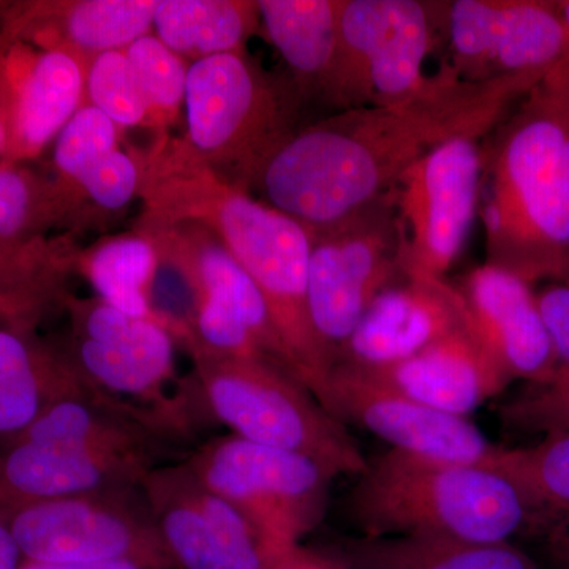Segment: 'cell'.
Instances as JSON below:
<instances>
[{
    "instance_id": "cell-1",
    "label": "cell",
    "mask_w": 569,
    "mask_h": 569,
    "mask_svg": "<svg viewBox=\"0 0 569 569\" xmlns=\"http://www.w3.org/2000/svg\"><path fill=\"white\" fill-rule=\"evenodd\" d=\"M548 73L462 82L410 107H359L299 127L254 182L264 203L323 228L387 194L419 159L452 138L485 140Z\"/></svg>"
},
{
    "instance_id": "cell-2",
    "label": "cell",
    "mask_w": 569,
    "mask_h": 569,
    "mask_svg": "<svg viewBox=\"0 0 569 569\" xmlns=\"http://www.w3.org/2000/svg\"><path fill=\"white\" fill-rule=\"evenodd\" d=\"M133 153L141 216L200 224L219 239L263 296L288 372L332 415L329 380L337 356L310 318L309 228L220 179L182 137L159 132L149 148Z\"/></svg>"
},
{
    "instance_id": "cell-3",
    "label": "cell",
    "mask_w": 569,
    "mask_h": 569,
    "mask_svg": "<svg viewBox=\"0 0 569 569\" xmlns=\"http://www.w3.org/2000/svg\"><path fill=\"white\" fill-rule=\"evenodd\" d=\"M486 263L557 283L569 264V54L482 140Z\"/></svg>"
},
{
    "instance_id": "cell-4",
    "label": "cell",
    "mask_w": 569,
    "mask_h": 569,
    "mask_svg": "<svg viewBox=\"0 0 569 569\" xmlns=\"http://www.w3.org/2000/svg\"><path fill=\"white\" fill-rule=\"evenodd\" d=\"M346 515L365 538L511 542L533 530L522 497L492 468L396 449L367 459L346 497Z\"/></svg>"
},
{
    "instance_id": "cell-5",
    "label": "cell",
    "mask_w": 569,
    "mask_h": 569,
    "mask_svg": "<svg viewBox=\"0 0 569 569\" xmlns=\"http://www.w3.org/2000/svg\"><path fill=\"white\" fill-rule=\"evenodd\" d=\"M302 102L293 81L266 73L246 51L209 56L189 66L182 138L220 179L252 193L264 164L299 129Z\"/></svg>"
},
{
    "instance_id": "cell-6",
    "label": "cell",
    "mask_w": 569,
    "mask_h": 569,
    "mask_svg": "<svg viewBox=\"0 0 569 569\" xmlns=\"http://www.w3.org/2000/svg\"><path fill=\"white\" fill-rule=\"evenodd\" d=\"M187 350L204 406L233 436L317 460L336 478L366 470L367 458L343 422L284 367L201 347Z\"/></svg>"
},
{
    "instance_id": "cell-7",
    "label": "cell",
    "mask_w": 569,
    "mask_h": 569,
    "mask_svg": "<svg viewBox=\"0 0 569 569\" xmlns=\"http://www.w3.org/2000/svg\"><path fill=\"white\" fill-rule=\"evenodd\" d=\"M441 3L343 0L339 50L325 100L339 111L410 107L441 99L462 82L426 71Z\"/></svg>"
},
{
    "instance_id": "cell-8",
    "label": "cell",
    "mask_w": 569,
    "mask_h": 569,
    "mask_svg": "<svg viewBox=\"0 0 569 569\" xmlns=\"http://www.w3.org/2000/svg\"><path fill=\"white\" fill-rule=\"evenodd\" d=\"M310 239V318L337 356L378 296L410 277L406 241L389 193Z\"/></svg>"
},
{
    "instance_id": "cell-9",
    "label": "cell",
    "mask_w": 569,
    "mask_h": 569,
    "mask_svg": "<svg viewBox=\"0 0 569 569\" xmlns=\"http://www.w3.org/2000/svg\"><path fill=\"white\" fill-rule=\"evenodd\" d=\"M186 463L284 552L320 526L336 479L317 460L233 433L208 441Z\"/></svg>"
},
{
    "instance_id": "cell-10",
    "label": "cell",
    "mask_w": 569,
    "mask_h": 569,
    "mask_svg": "<svg viewBox=\"0 0 569 569\" xmlns=\"http://www.w3.org/2000/svg\"><path fill=\"white\" fill-rule=\"evenodd\" d=\"M22 560L89 563L130 560L176 569L141 486L96 490L0 511Z\"/></svg>"
},
{
    "instance_id": "cell-11",
    "label": "cell",
    "mask_w": 569,
    "mask_h": 569,
    "mask_svg": "<svg viewBox=\"0 0 569 569\" xmlns=\"http://www.w3.org/2000/svg\"><path fill=\"white\" fill-rule=\"evenodd\" d=\"M63 310L73 328L69 355L93 388L153 411L178 436L190 429L189 400L168 395L176 383L174 337L164 326L127 316L100 298L70 295Z\"/></svg>"
},
{
    "instance_id": "cell-12",
    "label": "cell",
    "mask_w": 569,
    "mask_h": 569,
    "mask_svg": "<svg viewBox=\"0 0 569 569\" xmlns=\"http://www.w3.org/2000/svg\"><path fill=\"white\" fill-rule=\"evenodd\" d=\"M482 138L437 146L389 190L403 241L408 276L445 279L466 249L479 213Z\"/></svg>"
},
{
    "instance_id": "cell-13",
    "label": "cell",
    "mask_w": 569,
    "mask_h": 569,
    "mask_svg": "<svg viewBox=\"0 0 569 569\" xmlns=\"http://www.w3.org/2000/svg\"><path fill=\"white\" fill-rule=\"evenodd\" d=\"M141 490L176 569H272L288 553L186 462L152 468Z\"/></svg>"
},
{
    "instance_id": "cell-14",
    "label": "cell",
    "mask_w": 569,
    "mask_h": 569,
    "mask_svg": "<svg viewBox=\"0 0 569 569\" xmlns=\"http://www.w3.org/2000/svg\"><path fill=\"white\" fill-rule=\"evenodd\" d=\"M447 11L449 71L460 81L548 73L569 54L553 0H456Z\"/></svg>"
},
{
    "instance_id": "cell-15",
    "label": "cell",
    "mask_w": 569,
    "mask_h": 569,
    "mask_svg": "<svg viewBox=\"0 0 569 569\" xmlns=\"http://www.w3.org/2000/svg\"><path fill=\"white\" fill-rule=\"evenodd\" d=\"M329 392L339 421L358 422L389 449L468 466H486L496 452V445L468 418L417 402L358 367L337 362Z\"/></svg>"
},
{
    "instance_id": "cell-16",
    "label": "cell",
    "mask_w": 569,
    "mask_h": 569,
    "mask_svg": "<svg viewBox=\"0 0 569 569\" xmlns=\"http://www.w3.org/2000/svg\"><path fill=\"white\" fill-rule=\"evenodd\" d=\"M468 331L509 380L545 383L559 369L530 283L492 264L471 269L455 284Z\"/></svg>"
},
{
    "instance_id": "cell-17",
    "label": "cell",
    "mask_w": 569,
    "mask_h": 569,
    "mask_svg": "<svg viewBox=\"0 0 569 569\" xmlns=\"http://www.w3.org/2000/svg\"><path fill=\"white\" fill-rule=\"evenodd\" d=\"M462 326L466 316L455 284L410 276L378 296L337 351V362L361 369L395 365Z\"/></svg>"
},
{
    "instance_id": "cell-18",
    "label": "cell",
    "mask_w": 569,
    "mask_h": 569,
    "mask_svg": "<svg viewBox=\"0 0 569 569\" xmlns=\"http://www.w3.org/2000/svg\"><path fill=\"white\" fill-rule=\"evenodd\" d=\"M149 452L18 443L0 448V511L96 490L137 488L159 466Z\"/></svg>"
},
{
    "instance_id": "cell-19",
    "label": "cell",
    "mask_w": 569,
    "mask_h": 569,
    "mask_svg": "<svg viewBox=\"0 0 569 569\" xmlns=\"http://www.w3.org/2000/svg\"><path fill=\"white\" fill-rule=\"evenodd\" d=\"M134 231L151 239L160 263L181 276L193 301L208 298L230 307L252 332L266 358L287 369L263 296L216 236L200 224L160 222L142 216Z\"/></svg>"
},
{
    "instance_id": "cell-20",
    "label": "cell",
    "mask_w": 569,
    "mask_h": 569,
    "mask_svg": "<svg viewBox=\"0 0 569 569\" xmlns=\"http://www.w3.org/2000/svg\"><path fill=\"white\" fill-rule=\"evenodd\" d=\"M159 0H31L0 7L10 41L91 59L151 33Z\"/></svg>"
},
{
    "instance_id": "cell-21",
    "label": "cell",
    "mask_w": 569,
    "mask_h": 569,
    "mask_svg": "<svg viewBox=\"0 0 569 569\" xmlns=\"http://www.w3.org/2000/svg\"><path fill=\"white\" fill-rule=\"evenodd\" d=\"M13 81V123L9 148L0 162L24 163L39 159L50 142L86 103L88 59L67 50H41L10 44Z\"/></svg>"
},
{
    "instance_id": "cell-22",
    "label": "cell",
    "mask_w": 569,
    "mask_h": 569,
    "mask_svg": "<svg viewBox=\"0 0 569 569\" xmlns=\"http://www.w3.org/2000/svg\"><path fill=\"white\" fill-rule=\"evenodd\" d=\"M361 370L417 402L460 418H468L511 385L467 325L410 358Z\"/></svg>"
},
{
    "instance_id": "cell-23",
    "label": "cell",
    "mask_w": 569,
    "mask_h": 569,
    "mask_svg": "<svg viewBox=\"0 0 569 569\" xmlns=\"http://www.w3.org/2000/svg\"><path fill=\"white\" fill-rule=\"evenodd\" d=\"M97 392L69 351L41 342L33 332L0 328V448L48 408Z\"/></svg>"
},
{
    "instance_id": "cell-24",
    "label": "cell",
    "mask_w": 569,
    "mask_h": 569,
    "mask_svg": "<svg viewBox=\"0 0 569 569\" xmlns=\"http://www.w3.org/2000/svg\"><path fill=\"white\" fill-rule=\"evenodd\" d=\"M343 0H258L260 26L301 93L323 97L339 50Z\"/></svg>"
},
{
    "instance_id": "cell-25",
    "label": "cell",
    "mask_w": 569,
    "mask_h": 569,
    "mask_svg": "<svg viewBox=\"0 0 569 569\" xmlns=\"http://www.w3.org/2000/svg\"><path fill=\"white\" fill-rule=\"evenodd\" d=\"M336 559L350 569H539L511 542L438 538L348 539Z\"/></svg>"
},
{
    "instance_id": "cell-26",
    "label": "cell",
    "mask_w": 569,
    "mask_h": 569,
    "mask_svg": "<svg viewBox=\"0 0 569 569\" xmlns=\"http://www.w3.org/2000/svg\"><path fill=\"white\" fill-rule=\"evenodd\" d=\"M258 28L260 11L252 0H159L152 26L171 51L192 62L246 51Z\"/></svg>"
},
{
    "instance_id": "cell-27",
    "label": "cell",
    "mask_w": 569,
    "mask_h": 569,
    "mask_svg": "<svg viewBox=\"0 0 569 569\" xmlns=\"http://www.w3.org/2000/svg\"><path fill=\"white\" fill-rule=\"evenodd\" d=\"M159 266L151 239L138 231L103 239L77 254V271L92 284L97 298L127 316L157 323L152 290Z\"/></svg>"
},
{
    "instance_id": "cell-28",
    "label": "cell",
    "mask_w": 569,
    "mask_h": 569,
    "mask_svg": "<svg viewBox=\"0 0 569 569\" xmlns=\"http://www.w3.org/2000/svg\"><path fill=\"white\" fill-rule=\"evenodd\" d=\"M485 467L508 479L542 535L569 520V432L542 437L531 447L501 448Z\"/></svg>"
},
{
    "instance_id": "cell-29",
    "label": "cell",
    "mask_w": 569,
    "mask_h": 569,
    "mask_svg": "<svg viewBox=\"0 0 569 569\" xmlns=\"http://www.w3.org/2000/svg\"><path fill=\"white\" fill-rule=\"evenodd\" d=\"M70 228V213L50 176L24 164L0 162V249Z\"/></svg>"
},
{
    "instance_id": "cell-30",
    "label": "cell",
    "mask_w": 569,
    "mask_h": 569,
    "mask_svg": "<svg viewBox=\"0 0 569 569\" xmlns=\"http://www.w3.org/2000/svg\"><path fill=\"white\" fill-rule=\"evenodd\" d=\"M140 163L133 151L119 148L108 153L63 193L71 230L96 222L107 213L123 211L140 193Z\"/></svg>"
},
{
    "instance_id": "cell-31",
    "label": "cell",
    "mask_w": 569,
    "mask_h": 569,
    "mask_svg": "<svg viewBox=\"0 0 569 569\" xmlns=\"http://www.w3.org/2000/svg\"><path fill=\"white\" fill-rule=\"evenodd\" d=\"M142 97L148 104L151 129L164 132L178 119L186 100L189 63L171 51L156 33H148L126 48Z\"/></svg>"
},
{
    "instance_id": "cell-32",
    "label": "cell",
    "mask_w": 569,
    "mask_h": 569,
    "mask_svg": "<svg viewBox=\"0 0 569 569\" xmlns=\"http://www.w3.org/2000/svg\"><path fill=\"white\" fill-rule=\"evenodd\" d=\"M74 271L77 257L0 280V328L33 332L52 312L63 310L70 296L67 279Z\"/></svg>"
},
{
    "instance_id": "cell-33",
    "label": "cell",
    "mask_w": 569,
    "mask_h": 569,
    "mask_svg": "<svg viewBox=\"0 0 569 569\" xmlns=\"http://www.w3.org/2000/svg\"><path fill=\"white\" fill-rule=\"evenodd\" d=\"M121 132L122 129L102 111L92 104H82L58 134L52 149L50 178L62 198L86 171L119 149Z\"/></svg>"
},
{
    "instance_id": "cell-34",
    "label": "cell",
    "mask_w": 569,
    "mask_h": 569,
    "mask_svg": "<svg viewBox=\"0 0 569 569\" xmlns=\"http://www.w3.org/2000/svg\"><path fill=\"white\" fill-rule=\"evenodd\" d=\"M86 103L107 114L119 129L151 127L148 104L126 50L102 52L91 59Z\"/></svg>"
},
{
    "instance_id": "cell-35",
    "label": "cell",
    "mask_w": 569,
    "mask_h": 569,
    "mask_svg": "<svg viewBox=\"0 0 569 569\" xmlns=\"http://www.w3.org/2000/svg\"><path fill=\"white\" fill-rule=\"evenodd\" d=\"M501 425L529 436L569 432V367H559L545 383L526 389L498 408Z\"/></svg>"
},
{
    "instance_id": "cell-36",
    "label": "cell",
    "mask_w": 569,
    "mask_h": 569,
    "mask_svg": "<svg viewBox=\"0 0 569 569\" xmlns=\"http://www.w3.org/2000/svg\"><path fill=\"white\" fill-rule=\"evenodd\" d=\"M77 252V246L73 244L70 236H61V238L44 236L26 244L3 247L0 249V280L69 260Z\"/></svg>"
},
{
    "instance_id": "cell-37",
    "label": "cell",
    "mask_w": 569,
    "mask_h": 569,
    "mask_svg": "<svg viewBox=\"0 0 569 569\" xmlns=\"http://www.w3.org/2000/svg\"><path fill=\"white\" fill-rule=\"evenodd\" d=\"M535 295L559 367H569V287L550 283Z\"/></svg>"
},
{
    "instance_id": "cell-38",
    "label": "cell",
    "mask_w": 569,
    "mask_h": 569,
    "mask_svg": "<svg viewBox=\"0 0 569 569\" xmlns=\"http://www.w3.org/2000/svg\"><path fill=\"white\" fill-rule=\"evenodd\" d=\"M9 48L0 52V159L9 148L11 123H13L14 91L9 59H7Z\"/></svg>"
},
{
    "instance_id": "cell-39",
    "label": "cell",
    "mask_w": 569,
    "mask_h": 569,
    "mask_svg": "<svg viewBox=\"0 0 569 569\" xmlns=\"http://www.w3.org/2000/svg\"><path fill=\"white\" fill-rule=\"evenodd\" d=\"M272 569H350L336 557L323 556L317 550H310L305 546H296Z\"/></svg>"
},
{
    "instance_id": "cell-40",
    "label": "cell",
    "mask_w": 569,
    "mask_h": 569,
    "mask_svg": "<svg viewBox=\"0 0 569 569\" xmlns=\"http://www.w3.org/2000/svg\"><path fill=\"white\" fill-rule=\"evenodd\" d=\"M546 556L553 569H569V520L550 527L545 533Z\"/></svg>"
},
{
    "instance_id": "cell-41",
    "label": "cell",
    "mask_w": 569,
    "mask_h": 569,
    "mask_svg": "<svg viewBox=\"0 0 569 569\" xmlns=\"http://www.w3.org/2000/svg\"><path fill=\"white\" fill-rule=\"evenodd\" d=\"M20 569H149L130 560L89 561V563H37L22 560Z\"/></svg>"
},
{
    "instance_id": "cell-42",
    "label": "cell",
    "mask_w": 569,
    "mask_h": 569,
    "mask_svg": "<svg viewBox=\"0 0 569 569\" xmlns=\"http://www.w3.org/2000/svg\"><path fill=\"white\" fill-rule=\"evenodd\" d=\"M22 556L9 529L0 522V569H20Z\"/></svg>"
},
{
    "instance_id": "cell-43",
    "label": "cell",
    "mask_w": 569,
    "mask_h": 569,
    "mask_svg": "<svg viewBox=\"0 0 569 569\" xmlns=\"http://www.w3.org/2000/svg\"><path fill=\"white\" fill-rule=\"evenodd\" d=\"M553 6H556L557 13H559L560 20L569 33V0H553Z\"/></svg>"
},
{
    "instance_id": "cell-44",
    "label": "cell",
    "mask_w": 569,
    "mask_h": 569,
    "mask_svg": "<svg viewBox=\"0 0 569 569\" xmlns=\"http://www.w3.org/2000/svg\"><path fill=\"white\" fill-rule=\"evenodd\" d=\"M11 43H13V41L7 39L6 33H3L2 29H0V52L7 50V48H9Z\"/></svg>"
},
{
    "instance_id": "cell-45",
    "label": "cell",
    "mask_w": 569,
    "mask_h": 569,
    "mask_svg": "<svg viewBox=\"0 0 569 569\" xmlns=\"http://www.w3.org/2000/svg\"><path fill=\"white\" fill-rule=\"evenodd\" d=\"M557 283L568 284L569 287V264L568 268L565 269L563 276H561V279Z\"/></svg>"
}]
</instances>
